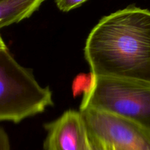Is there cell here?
<instances>
[{
	"mask_svg": "<svg viewBox=\"0 0 150 150\" xmlns=\"http://www.w3.org/2000/svg\"><path fill=\"white\" fill-rule=\"evenodd\" d=\"M93 76L150 83V11L127 7L104 17L84 48Z\"/></svg>",
	"mask_w": 150,
	"mask_h": 150,
	"instance_id": "obj_1",
	"label": "cell"
},
{
	"mask_svg": "<svg viewBox=\"0 0 150 150\" xmlns=\"http://www.w3.org/2000/svg\"><path fill=\"white\" fill-rule=\"evenodd\" d=\"M113 114L150 129V83L92 75L80 110Z\"/></svg>",
	"mask_w": 150,
	"mask_h": 150,
	"instance_id": "obj_2",
	"label": "cell"
},
{
	"mask_svg": "<svg viewBox=\"0 0 150 150\" xmlns=\"http://www.w3.org/2000/svg\"><path fill=\"white\" fill-rule=\"evenodd\" d=\"M52 105L51 90L42 87L7 48L0 50V122L18 123Z\"/></svg>",
	"mask_w": 150,
	"mask_h": 150,
	"instance_id": "obj_3",
	"label": "cell"
},
{
	"mask_svg": "<svg viewBox=\"0 0 150 150\" xmlns=\"http://www.w3.org/2000/svg\"><path fill=\"white\" fill-rule=\"evenodd\" d=\"M88 133L114 150H150V129L130 120L86 108L80 110Z\"/></svg>",
	"mask_w": 150,
	"mask_h": 150,
	"instance_id": "obj_4",
	"label": "cell"
},
{
	"mask_svg": "<svg viewBox=\"0 0 150 150\" xmlns=\"http://www.w3.org/2000/svg\"><path fill=\"white\" fill-rule=\"evenodd\" d=\"M45 150H88L90 138L80 111L70 110L45 125Z\"/></svg>",
	"mask_w": 150,
	"mask_h": 150,
	"instance_id": "obj_5",
	"label": "cell"
},
{
	"mask_svg": "<svg viewBox=\"0 0 150 150\" xmlns=\"http://www.w3.org/2000/svg\"><path fill=\"white\" fill-rule=\"evenodd\" d=\"M45 0L0 1V29L29 18Z\"/></svg>",
	"mask_w": 150,
	"mask_h": 150,
	"instance_id": "obj_6",
	"label": "cell"
},
{
	"mask_svg": "<svg viewBox=\"0 0 150 150\" xmlns=\"http://www.w3.org/2000/svg\"><path fill=\"white\" fill-rule=\"evenodd\" d=\"M86 1L87 0H55L57 7L64 12L70 11Z\"/></svg>",
	"mask_w": 150,
	"mask_h": 150,
	"instance_id": "obj_7",
	"label": "cell"
},
{
	"mask_svg": "<svg viewBox=\"0 0 150 150\" xmlns=\"http://www.w3.org/2000/svg\"><path fill=\"white\" fill-rule=\"evenodd\" d=\"M0 150H11L8 135L1 127H0Z\"/></svg>",
	"mask_w": 150,
	"mask_h": 150,
	"instance_id": "obj_8",
	"label": "cell"
},
{
	"mask_svg": "<svg viewBox=\"0 0 150 150\" xmlns=\"http://www.w3.org/2000/svg\"><path fill=\"white\" fill-rule=\"evenodd\" d=\"M89 138H90V146H89V148L88 150H111L109 146L101 143L100 142L95 139V138L92 137L89 134Z\"/></svg>",
	"mask_w": 150,
	"mask_h": 150,
	"instance_id": "obj_9",
	"label": "cell"
},
{
	"mask_svg": "<svg viewBox=\"0 0 150 150\" xmlns=\"http://www.w3.org/2000/svg\"><path fill=\"white\" fill-rule=\"evenodd\" d=\"M5 48H7V46H6L5 43H4V40L1 38V35H0V50L1 49H5Z\"/></svg>",
	"mask_w": 150,
	"mask_h": 150,
	"instance_id": "obj_10",
	"label": "cell"
},
{
	"mask_svg": "<svg viewBox=\"0 0 150 150\" xmlns=\"http://www.w3.org/2000/svg\"><path fill=\"white\" fill-rule=\"evenodd\" d=\"M106 146H107V145H106ZM109 147H110V146H109ZM110 148H111V150H114V149H112V148H111V147H110Z\"/></svg>",
	"mask_w": 150,
	"mask_h": 150,
	"instance_id": "obj_11",
	"label": "cell"
},
{
	"mask_svg": "<svg viewBox=\"0 0 150 150\" xmlns=\"http://www.w3.org/2000/svg\"><path fill=\"white\" fill-rule=\"evenodd\" d=\"M0 1H1V0H0Z\"/></svg>",
	"mask_w": 150,
	"mask_h": 150,
	"instance_id": "obj_12",
	"label": "cell"
}]
</instances>
